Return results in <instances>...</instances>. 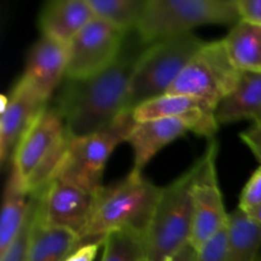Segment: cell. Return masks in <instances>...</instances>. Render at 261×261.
<instances>
[{"mask_svg":"<svg viewBox=\"0 0 261 261\" xmlns=\"http://www.w3.org/2000/svg\"><path fill=\"white\" fill-rule=\"evenodd\" d=\"M240 20L261 27V0H236Z\"/></svg>","mask_w":261,"mask_h":261,"instance_id":"27","label":"cell"},{"mask_svg":"<svg viewBox=\"0 0 261 261\" xmlns=\"http://www.w3.org/2000/svg\"><path fill=\"white\" fill-rule=\"evenodd\" d=\"M31 193L18 171L12 166L4 188L0 221V255L4 254L19 232L30 206Z\"/></svg>","mask_w":261,"mask_h":261,"instance_id":"18","label":"cell"},{"mask_svg":"<svg viewBox=\"0 0 261 261\" xmlns=\"http://www.w3.org/2000/svg\"><path fill=\"white\" fill-rule=\"evenodd\" d=\"M145 48L134 31L125 38L124 47L112 65L81 81H68L54 103L70 138H84L111 126L126 111L130 79L138 59Z\"/></svg>","mask_w":261,"mask_h":261,"instance_id":"1","label":"cell"},{"mask_svg":"<svg viewBox=\"0 0 261 261\" xmlns=\"http://www.w3.org/2000/svg\"><path fill=\"white\" fill-rule=\"evenodd\" d=\"M204 45L193 33L145 46L130 79L126 111L163 96Z\"/></svg>","mask_w":261,"mask_h":261,"instance_id":"4","label":"cell"},{"mask_svg":"<svg viewBox=\"0 0 261 261\" xmlns=\"http://www.w3.org/2000/svg\"><path fill=\"white\" fill-rule=\"evenodd\" d=\"M69 140L60 115L54 106H46L22 138L12 160L31 194L54 180Z\"/></svg>","mask_w":261,"mask_h":261,"instance_id":"6","label":"cell"},{"mask_svg":"<svg viewBox=\"0 0 261 261\" xmlns=\"http://www.w3.org/2000/svg\"><path fill=\"white\" fill-rule=\"evenodd\" d=\"M232 63L240 70L261 73V27L239 20L223 38Z\"/></svg>","mask_w":261,"mask_h":261,"instance_id":"21","label":"cell"},{"mask_svg":"<svg viewBox=\"0 0 261 261\" xmlns=\"http://www.w3.org/2000/svg\"><path fill=\"white\" fill-rule=\"evenodd\" d=\"M188 132H193L190 122L177 117L137 122L126 140L134 152V167L132 171L142 172L163 147Z\"/></svg>","mask_w":261,"mask_h":261,"instance_id":"15","label":"cell"},{"mask_svg":"<svg viewBox=\"0 0 261 261\" xmlns=\"http://www.w3.org/2000/svg\"><path fill=\"white\" fill-rule=\"evenodd\" d=\"M261 204V166L245 184L240 195L239 208L247 212Z\"/></svg>","mask_w":261,"mask_h":261,"instance_id":"26","label":"cell"},{"mask_svg":"<svg viewBox=\"0 0 261 261\" xmlns=\"http://www.w3.org/2000/svg\"><path fill=\"white\" fill-rule=\"evenodd\" d=\"M126 36L99 18H92L68 43V81H81L101 73L121 54Z\"/></svg>","mask_w":261,"mask_h":261,"instance_id":"10","label":"cell"},{"mask_svg":"<svg viewBox=\"0 0 261 261\" xmlns=\"http://www.w3.org/2000/svg\"><path fill=\"white\" fill-rule=\"evenodd\" d=\"M82 244L81 239L73 232L43 223L37 208L31 233L28 261H64Z\"/></svg>","mask_w":261,"mask_h":261,"instance_id":"19","label":"cell"},{"mask_svg":"<svg viewBox=\"0 0 261 261\" xmlns=\"http://www.w3.org/2000/svg\"><path fill=\"white\" fill-rule=\"evenodd\" d=\"M194 254H195V250H194V247L189 244L186 245L180 252H177L172 259L168 261H191L193 260Z\"/></svg>","mask_w":261,"mask_h":261,"instance_id":"30","label":"cell"},{"mask_svg":"<svg viewBox=\"0 0 261 261\" xmlns=\"http://www.w3.org/2000/svg\"><path fill=\"white\" fill-rule=\"evenodd\" d=\"M227 254V226L195 251L191 261H226Z\"/></svg>","mask_w":261,"mask_h":261,"instance_id":"25","label":"cell"},{"mask_svg":"<svg viewBox=\"0 0 261 261\" xmlns=\"http://www.w3.org/2000/svg\"><path fill=\"white\" fill-rule=\"evenodd\" d=\"M137 124L133 111H125L107 129L84 138H70L54 180L71 184L89 193L102 188V175L115 148L126 142Z\"/></svg>","mask_w":261,"mask_h":261,"instance_id":"7","label":"cell"},{"mask_svg":"<svg viewBox=\"0 0 261 261\" xmlns=\"http://www.w3.org/2000/svg\"><path fill=\"white\" fill-rule=\"evenodd\" d=\"M261 254V224L240 208L228 213L226 261H257Z\"/></svg>","mask_w":261,"mask_h":261,"instance_id":"20","label":"cell"},{"mask_svg":"<svg viewBox=\"0 0 261 261\" xmlns=\"http://www.w3.org/2000/svg\"><path fill=\"white\" fill-rule=\"evenodd\" d=\"M245 213H246L247 216L250 217V218L254 219V221L256 222V223L261 224V204H260V205L255 206V208L250 209V211L245 212Z\"/></svg>","mask_w":261,"mask_h":261,"instance_id":"31","label":"cell"},{"mask_svg":"<svg viewBox=\"0 0 261 261\" xmlns=\"http://www.w3.org/2000/svg\"><path fill=\"white\" fill-rule=\"evenodd\" d=\"M101 245H103V239L83 242L64 261H93Z\"/></svg>","mask_w":261,"mask_h":261,"instance_id":"29","label":"cell"},{"mask_svg":"<svg viewBox=\"0 0 261 261\" xmlns=\"http://www.w3.org/2000/svg\"><path fill=\"white\" fill-rule=\"evenodd\" d=\"M133 117L135 122L166 117L186 120L193 126V133L208 138L209 140L213 139L219 126L214 107L203 99L182 94H163L150 99L133 110Z\"/></svg>","mask_w":261,"mask_h":261,"instance_id":"13","label":"cell"},{"mask_svg":"<svg viewBox=\"0 0 261 261\" xmlns=\"http://www.w3.org/2000/svg\"><path fill=\"white\" fill-rule=\"evenodd\" d=\"M198 161L162 188L147 232L148 261H168L190 244L193 224L191 186Z\"/></svg>","mask_w":261,"mask_h":261,"instance_id":"5","label":"cell"},{"mask_svg":"<svg viewBox=\"0 0 261 261\" xmlns=\"http://www.w3.org/2000/svg\"><path fill=\"white\" fill-rule=\"evenodd\" d=\"M94 17L124 33L137 31L147 0H88Z\"/></svg>","mask_w":261,"mask_h":261,"instance_id":"22","label":"cell"},{"mask_svg":"<svg viewBox=\"0 0 261 261\" xmlns=\"http://www.w3.org/2000/svg\"><path fill=\"white\" fill-rule=\"evenodd\" d=\"M92 18L88 0H53L40 12L38 27L42 36L68 45Z\"/></svg>","mask_w":261,"mask_h":261,"instance_id":"16","label":"cell"},{"mask_svg":"<svg viewBox=\"0 0 261 261\" xmlns=\"http://www.w3.org/2000/svg\"><path fill=\"white\" fill-rule=\"evenodd\" d=\"M66 63L68 45L41 36L28 51L22 76L48 102L53 92L65 75Z\"/></svg>","mask_w":261,"mask_h":261,"instance_id":"14","label":"cell"},{"mask_svg":"<svg viewBox=\"0 0 261 261\" xmlns=\"http://www.w3.org/2000/svg\"><path fill=\"white\" fill-rule=\"evenodd\" d=\"M96 193H89L71 184L53 180L41 189L38 214L47 226L63 228L81 239L91 221Z\"/></svg>","mask_w":261,"mask_h":261,"instance_id":"11","label":"cell"},{"mask_svg":"<svg viewBox=\"0 0 261 261\" xmlns=\"http://www.w3.org/2000/svg\"><path fill=\"white\" fill-rule=\"evenodd\" d=\"M257 261H261V254H260V256H259V259H257Z\"/></svg>","mask_w":261,"mask_h":261,"instance_id":"32","label":"cell"},{"mask_svg":"<svg viewBox=\"0 0 261 261\" xmlns=\"http://www.w3.org/2000/svg\"><path fill=\"white\" fill-rule=\"evenodd\" d=\"M48 106L32 84L20 76L8 97H3L0 116V162L7 165L13 160L22 138L38 115Z\"/></svg>","mask_w":261,"mask_h":261,"instance_id":"12","label":"cell"},{"mask_svg":"<svg viewBox=\"0 0 261 261\" xmlns=\"http://www.w3.org/2000/svg\"><path fill=\"white\" fill-rule=\"evenodd\" d=\"M101 261H148L147 234L132 228L110 232L103 237Z\"/></svg>","mask_w":261,"mask_h":261,"instance_id":"23","label":"cell"},{"mask_svg":"<svg viewBox=\"0 0 261 261\" xmlns=\"http://www.w3.org/2000/svg\"><path fill=\"white\" fill-rule=\"evenodd\" d=\"M240 138L249 147L261 166V119L255 121L249 129L242 132Z\"/></svg>","mask_w":261,"mask_h":261,"instance_id":"28","label":"cell"},{"mask_svg":"<svg viewBox=\"0 0 261 261\" xmlns=\"http://www.w3.org/2000/svg\"><path fill=\"white\" fill-rule=\"evenodd\" d=\"M217 154L218 143L213 138L196 160L198 171L191 186L193 224L190 234V245L195 251L211 241L228 222L217 176Z\"/></svg>","mask_w":261,"mask_h":261,"instance_id":"9","label":"cell"},{"mask_svg":"<svg viewBox=\"0 0 261 261\" xmlns=\"http://www.w3.org/2000/svg\"><path fill=\"white\" fill-rule=\"evenodd\" d=\"M40 196L41 190H37L31 194L30 206H28V212L24 218V222H23L22 227H20L15 239L13 240V242L7 249V251L3 255H0V261H28L31 233H32V227L33 223H35L38 203H40Z\"/></svg>","mask_w":261,"mask_h":261,"instance_id":"24","label":"cell"},{"mask_svg":"<svg viewBox=\"0 0 261 261\" xmlns=\"http://www.w3.org/2000/svg\"><path fill=\"white\" fill-rule=\"evenodd\" d=\"M161 191L162 188L135 171L114 185L102 186L82 242L103 239L121 228L147 234Z\"/></svg>","mask_w":261,"mask_h":261,"instance_id":"2","label":"cell"},{"mask_svg":"<svg viewBox=\"0 0 261 261\" xmlns=\"http://www.w3.org/2000/svg\"><path fill=\"white\" fill-rule=\"evenodd\" d=\"M236 0H147L137 27L143 45L191 33L203 24H236Z\"/></svg>","mask_w":261,"mask_h":261,"instance_id":"3","label":"cell"},{"mask_svg":"<svg viewBox=\"0 0 261 261\" xmlns=\"http://www.w3.org/2000/svg\"><path fill=\"white\" fill-rule=\"evenodd\" d=\"M261 119V73L241 70L231 93L216 107L218 125Z\"/></svg>","mask_w":261,"mask_h":261,"instance_id":"17","label":"cell"},{"mask_svg":"<svg viewBox=\"0 0 261 261\" xmlns=\"http://www.w3.org/2000/svg\"><path fill=\"white\" fill-rule=\"evenodd\" d=\"M240 73L223 40L204 42L166 94L196 97L216 109L234 88Z\"/></svg>","mask_w":261,"mask_h":261,"instance_id":"8","label":"cell"}]
</instances>
